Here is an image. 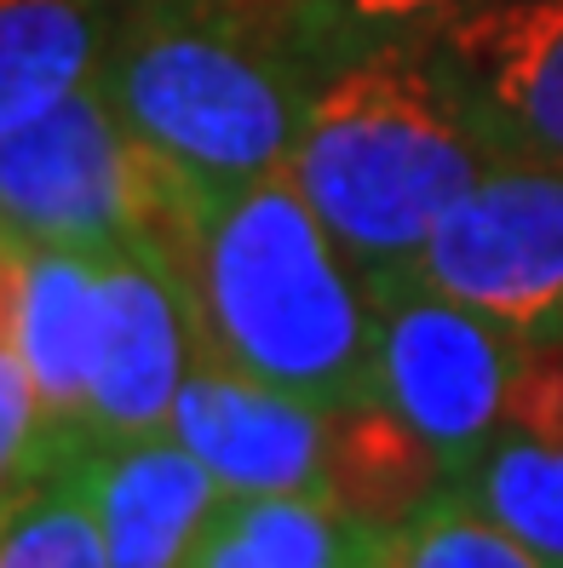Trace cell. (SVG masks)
<instances>
[{
	"label": "cell",
	"instance_id": "6da1fadb",
	"mask_svg": "<svg viewBox=\"0 0 563 568\" xmlns=\"http://www.w3.org/2000/svg\"><path fill=\"white\" fill-rule=\"evenodd\" d=\"M494 150L432 41H374L322 75L288 179L369 287L409 276Z\"/></svg>",
	"mask_w": 563,
	"mask_h": 568
},
{
	"label": "cell",
	"instance_id": "9a60e30c",
	"mask_svg": "<svg viewBox=\"0 0 563 568\" xmlns=\"http://www.w3.org/2000/svg\"><path fill=\"white\" fill-rule=\"evenodd\" d=\"M98 0H0V132L98 75L110 29Z\"/></svg>",
	"mask_w": 563,
	"mask_h": 568
},
{
	"label": "cell",
	"instance_id": "e0dca14e",
	"mask_svg": "<svg viewBox=\"0 0 563 568\" xmlns=\"http://www.w3.org/2000/svg\"><path fill=\"white\" fill-rule=\"evenodd\" d=\"M0 568H110L104 528L76 471H52L0 499Z\"/></svg>",
	"mask_w": 563,
	"mask_h": 568
},
{
	"label": "cell",
	"instance_id": "44dd1931",
	"mask_svg": "<svg viewBox=\"0 0 563 568\" xmlns=\"http://www.w3.org/2000/svg\"><path fill=\"white\" fill-rule=\"evenodd\" d=\"M362 568H380V562H374V551H369V562H362Z\"/></svg>",
	"mask_w": 563,
	"mask_h": 568
},
{
	"label": "cell",
	"instance_id": "30bf717a",
	"mask_svg": "<svg viewBox=\"0 0 563 568\" xmlns=\"http://www.w3.org/2000/svg\"><path fill=\"white\" fill-rule=\"evenodd\" d=\"M63 471H76L92 499L110 568H190V551L202 546L213 511L224 506L219 477L173 430L98 443Z\"/></svg>",
	"mask_w": 563,
	"mask_h": 568
},
{
	"label": "cell",
	"instance_id": "8fae6325",
	"mask_svg": "<svg viewBox=\"0 0 563 568\" xmlns=\"http://www.w3.org/2000/svg\"><path fill=\"white\" fill-rule=\"evenodd\" d=\"M98 293H104V253L23 247L18 356L41 403L52 471L76 465L92 448L87 419H92V362H98Z\"/></svg>",
	"mask_w": 563,
	"mask_h": 568
},
{
	"label": "cell",
	"instance_id": "5bb4252c",
	"mask_svg": "<svg viewBox=\"0 0 563 568\" xmlns=\"http://www.w3.org/2000/svg\"><path fill=\"white\" fill-rule=\"evenodd\" d=\"M374 534L322 494H224L190 568H362Z\"/></svg>",
	"mask_w": 563,
	"mask_h": 568
},
{
	"label": "cell",
	"instance_id": "3957f363",
	"mask_svg": "<svg viewBox=\"0 0 563 568\" xmlns=\"http://www.w3.org/2000/svg\"><path fill=\"white\" fill-rule=\"evenodd\" d=\"M311 0H144L104 41L98 92L202 190L288 173L322 81L300 18Z\"/></svg>",
	"mask_w": 563,
	"mask_h": 568
},
{
	"label": "cell",
	"instance_id": "7c38bea8",
	"mask_svg": "<svg viewBox=\"0 0 563 568\" xmlns=\"http://www.w3.org/2000/svg\"><path fill=\"white\" fill-rule=\"evenodd\" d=\"M460 488L563 568V345L529 351L512 403Z\"/></svg>",
	"mask_w": 563,
	"mask_h": 568
},
{
	"label": "cell",
	"instance_id": "5b68a950",
	"mask_svg": "<svg viewBox=\"0 0 563 568\" xmlns=\"http://www.w3.org/2000/svg\"><path fill=\"white\" fill-rule=\"evenodd\" d=\"M374 396L432 443L454 483L477 465L535 345L420 276L374 287Z\"/></svg>",
	"mask_w": 563,
	"mask_h": 568
},
{
	"label": "cell",
	"instance_id": "8992f818",
	"mask_svg": "<svg viewBox=\"0 0 563 568\" xmlns=\"http://www.w3.org/2000/svg\"><path fill=\"white\" fill-rule=\"evenodd\" d=\"M409 276L494 316L523 345H563V166H489L443 213Z\"/></svg>",
	"mask_w": 563,
	"mask_h": 568
},
{
	"label": "cell",
	"instance_id": "277c9868",
	"mask_svg": "<svg viewBox=\"0 0 563 568\" xmlns=\"http://www.w3.org/2000/svg\"><path fill=\"white\" fill-rule=\"evenodd\" d=\"M208 195L110 110L98 81L0 132V230L23 247H139L179 276Z\"/></svg>",
	"mask_w": 563,
	"mask_h": 568
},
{
	"label": "cell",
	"instance_id": "2e32d148",
	"mask_svg": "<svg viewBox=\"0 0 563 568\" xmlns=\"http://www.w3.org/2000/svg\"><path fill=\"white\" fill-rule=\"evenodd\" d=\"M380 568H557L506 523H494L466 488H443L391 534H374Z\"/></svg>",
	"mask_w": 563,
	"mask_h": 568
},
{
	"label": "cell",
	"instance_id": "ffe728a7",
	"mask_svg": "<svg viewBox=\"0 0 563 568\" xmlns=\"http://www.w3.org/2000/svg\"><path fill=\"white\" fill-rule=\"evenodd\" d=\"M18 293H23V242L0 230V351L18 345Z\"/></svg>",
	"mask_w": 563,
	"mask_h": 568
},
{
	"label": "cell",
	"instance_id": "d6986e66",
	"mask_svg": "<svg viewBox=\"0 0 563 568\" xmlns=\"http://www.w3.org/2000/svg\"><path fill=\"white\" fill-rule=\"evenodd\" d=\"M328 23H351V29H443L449 18L483 7V0H311Z\"/></svg>",
	"mask_w": 563,
	"mask_h": 568
},
{
	"label": "cell",
	"instance_id": "4fadbf2b",
	"mask_svg": "<svg viewBox=\"0 0 563 568\" xmlns=\"http://www.w3.org/2000/svg\"><path fill=\"white\" fill-rule=\"evenodd\" d=\"M454 488L449 459L396 414L385 396L328 408L322 448V499L369 534H391L420 506Z\"/></svg>",
	"mask_w": 563,
	"mask_h": 568
},
{
	"label": "cell",
	"instance_id": "ba28073f",
	"mask_svg": "<svg viewBox=\"0 0 563 568\" xmlns=\"http://www.w3.org/2000/svg\"><path fill=\"white\" fill-rule=\"evenodd\" d=\"M190 362H195V339H190V305L179 276L139 247L104 253L92 419H87L92 448L168 430L173 396L190 374Z\"/></svg>",
	"mask_w": 563,
	"mask_h": 568
},
{
	"label": "cell",
	"instance_id": "ac0fdd59",
	"mask_svg": "<svg viewBox=\"0 0 563 568\" xmlns=\"http://www.w3.org/2000/svg\"><path fill=\"white\" fill-rule=\"evenodd\" d=\"M36 477H52V448L41 430V403L29 385L18 345L0 351V499H12Z\"/></svg>",
	"mask_w": 563,
	"mask_h": 568
},
{
	"label": "cell",
	"instance_id": "7a4b0ae2",
	"mask_svg": "<svg viewBox=\"0 0 563 568\" xmlns=\"http://www.w3.org/2000/svg\"><path fill=\"white\" fill-rule=\"evenodd\" d=\"M179 287L195 362H224L316 408L374 396V287L288 173L208 195Z\"/></svg>",
	"mask_w": 563,
	"mask_h": 568
},
{
	"label": "cell",
	"instance_id": "9c48e42d",
	"mask_svg": "<svg viewBox=\"0 0 563 568\" xmlns=\"http://www.w3.org/2000/svg\"><path fill=\"white\" fill-rule=\"evenodd\" d=\"M168 430L224 494H322L328 408L224 362H190Z\"/></svg>",
	"mask_w": 563,
	"mask_h": 568
},
{
	"label": "cell",
	"instance_id": "52a82bcc",
	"mask_svg": "<svg viewBox=\"0 0 563 568\" xmlns=\"http://www.w3.org/2000/svg\"><path fill=\"white\" fill-rule=\"evenodd\" d=\"M425 41L494 150L563 166V0H483Z\"/></svg>",
	"mask_w": 563,
	"mask_h": 568
}]
</instances>
